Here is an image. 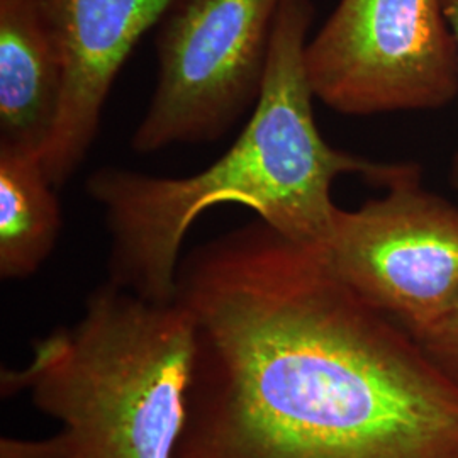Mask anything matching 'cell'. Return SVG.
I'll return each mask as SVG.
<instances>
[{"label":"cell","instance_id":"obj_1","mask_svg":"<svg viewBox=\"0 0 458 458\" xmlns=\"http://www.w3.org/2000/svg\"><path fill=\"white\" fill-rule=\"evenodd\" d=\"M196 360L175 458H458V382L260 219L182 257Z\"/></svg>","mask_w":458,"mask_h":458},{"label":"cell","instance_id":"obj_2","mask_svg":"<svg viewBox=\"0 0 458 458\" xmlns=\"http://www.w3.org/2000/svg\"><path fill=\"white\" fill-rule=\"evenodd\" d=\"M312 19L311 0H280L260 98L242 134L208 168L157 177L104 166L87 179L111 238L109 282L151 302H174L183 240L216 206L242 204L295 243L325 248L338 209L331 197L336 179L360 175L386 189L421 172L363 158L323 138L304 66Z\"/></svg>","mask_w":458,"mask_h":458},{"label":"cell","instance_id":"obj_3","mask_svg":"<svg viewBox=\"0 0 458 458\" xmlns=\"http://www.w3.org/2000/svg\"><path fill=\"white\" fill-rule=\"evenodd\" d=\"M192 316L113 282L90 293L81 319L33 346L2 394L26 391L60 423L41 440L48 458H175L196 360Z\"/></svg>","mask_w":458,"mask_h":458},{"label":"cell","instance_id":"obj_4","mask_svg":"<svg viewBox=\"0 0 458 458\" xmlns=\"http://www.w3.org/2000/svg\"><path fill=\"white\" fill-rule=\"evenodd\" d=\"M280 0H179L155 39L158 75L131 145L219 140L262 92Z\"/></svg>","mask_w":458,"mask_h":458},{"label":"cell","instance_id":"obj_5","mask_svg":"<svg viewBox=\"0 0 458 458\" xmlns=\"http://www.w3.org/2000/svg\"><path fill=\"white\" fill-rule=\"evenodd\" d=\"M304 66L314 98L346 115L438 109L458 96L443 0H340Z\"/></svg>","mask_w":458,"mask_h":458},{"label":"cell","instance_id":"obj_6","mask_svg":"<svg viewBox=\"0 0 458 458\" xmlns=\"http://www.w3.org/2000/svg\"><path fill=\"white\" fill-rule=\"evenodd\" d=\"M323 250L353 291L414 336L458 301V206L423 189L421 172L359 209L338 208Z\"/></svg>","mask_w":458,"mask_h":458},{"label":"cell","instance_id":"obj_7","mask_svg":"<svg viewBox=\"0 0 458 458\" xmlns=\"http://www.w3.org/2000/svg\"><path fill=\"white\" fill-rule=\"evenodd\" d=\"M179 0H39L64 66L60 113L43 149L58 189L96 141L106 100L128 56Z\"/></svg>","mask_w":458,"mask_h":458},{"label":"cell","instance_id":"obj_8","mask_svg":"<svg viewBox=\"0 0 458 458\" xmlns=\"http://www.w3.org/2000/svg\"><path fill=\"white\" fill-rule=\"evenodd\" d=\"M62 92L64 66L39 0H0V147L43 155Z\"/></svg>","mask_w":458,"mask_h":458},{"label":"cell","instance_id":"obj_9","mask_svg":"<svg viewBox=\"0 0 458 458\" xmlns=\"http://www.w3.org/2000/svg\"><path fill=\"white\" fill-rule=\"evenodd\" d=\"M39 153L0 147V277L22 280L48 260L62 209Z\"/></svg>","mask_w":458,"mask_h":458},{"label":"cell","instance_id":"obj_10","mask_svg":"<svg viewBox=\"0 0 458 458\" xmlns=\"http://www.w3.org/2000/svg\"><path fill=\"white\" fill-rule=\"evenodd\" d=\"M416 338L443 372L458 382V301Z\"/></svg>","mask_w":458,"mask_h":458},{"label":"cell","instance_id":"obj_11","mask_svg":"<svg viewBox=\"0 0 458 458\" xmlns=\"http://www.w3.org/2000/svg\"><path fill=\"white\" fill-rule=\"evenodd\" d=\"M443 9H445V14L448 19V24L454 31L458 55V0H443ZM450 183L454 189L458 191V148L452 158V165H450Z\"/></svg>","mask_w":458,"mask_h":458}]
</instances>
